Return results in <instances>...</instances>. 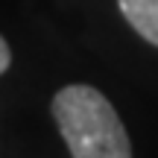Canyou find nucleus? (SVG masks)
<instances>
[{
	"label": "nucleus",
	"mask_w": 158,
	"mask_h": 158,
	"mask_svg": "<svg viewBox=\"0 0 158 158\" xmlns=\"http://www.w3.org/2000/svg\"><path fill=\"white\" fill-rule=\"evenodd\" d=\"M53 120L73 158H132L123 120L91 85H68L56 91Z\"/></svg>",
	"instance_id": "1"
},
{
	"label": "nucleus",
	"mask_w": 158,
	"mask_h": 158,
	"mask_svg": "<svg viewBox=\"0 0 158 158\" xmlns=\"http://www.w3.org/2000/svg\"><path fill=\"white\" fill-rule=\"evenodd\" d=\"M9 64H12V50H9V44H6V38L0 35V73H6Z\"/></svg>",
	"instance_id": "3"
},
{
	"label": "nucleus",
	"mask_w": 158,
	"mask_h": 158,
	"mask_svg": "<svg viewBox=\"0 0 158 158\" xmlns=\"http://www.w3.org/2000/svg\"><path fill=\"white\" fill-rule=\"evenodd\" d=\"M117 6L129 27L143 41L158 47V0H117Z\"/></svg>",
	"instance_id": "2"
}]
</instances>
